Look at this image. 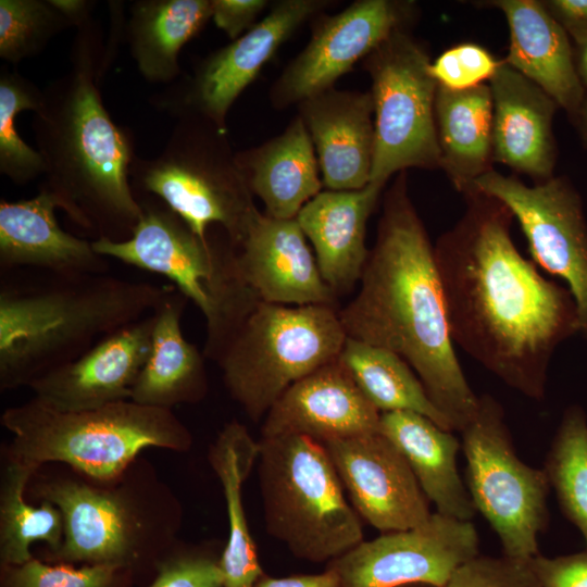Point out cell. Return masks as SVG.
Here are the masks:
<instances>
[{"mask_svg":"<svg viewBox=\"0 0 587 587\" xmlns=\"http://www.w3.org/2000/svg\"><path fill=\"white\" fill-rule=\"evenodd\" d=\"M40 467L10 454L3 447L0 465V562L20 565L30 559V547L41 541L57 552L63 541L64 521L60 509L42 500H26L27 487Z\"/></svg>","mask_w":587,"mask_h":587,"instance_id":"1f68e13d","label":"cell"},{"mask_svg":"<svg viewBox=\"0 0 587 587\" xmlns=\"http://www.w3.org/2000/svg\"><path fill=\"white\" fill-rule=\"evenodd\" d=\"M328 0H280L230 43L204 58L191 76L153 97L160 110L176 116L196 114L226 130L227 113L240 93L295 32L323 13Z\"/></svg>","mask_w":587,"mask_h":587,"instance_id":"4fadbf2b","label":"cell"},{"mask_svg":"<svg viewBox=\"0 0 587 587\" xmlns=\"http://www.w3.org/2000/svg\"><path fill=\"white\" fill-rule=\"evenodd\" d=\"M174 286L101 275L0 292V390L35 379L152 313Z\"/></svg>","mask_w":587,"mask_h":587,"instance_id":"277c9868","label":"cell"},{"mask_svg":"<svg viewBox=\"0 0 587 587\" xmlns=\"http://www.w3.org/2000/svg\"><path fill=\"white\" fill-rule=\"evenodd\" d=\"M51 2L75 27L92 17V10L97 3L88 0H51Z\"/></svg>","mask_w":587,"mask_h":587,"instance_id":"f6af8a7d","label":"cell"},{"mask_svg":"<svg viewBox=\"0 0 587 587\" xmlns=\"http://www.w3.org/2000/svg\"><path fill=\"white\" fill-rule=\"evenodd\" d=\"M385 186L369 183L355 190H324L296 220L314 248L321 275L337 296L360 280L370 251L366 223Z\"/></svg>","mask_w":587,"mask_h":587,"instance_id":"cb8c5ba5","label":"cell"},{"mask_svg":"<svg viewBox=\"0 0 587 587\" xmlns=\"http://www.w3.org/2000/svg\"><path fill=\"white\" fill-rule=\"evenodd\" d=\"M479 555L472 521L434 512L413 528L363 540L327 563L342 587H445L466 562Z\"/></svg>","mask_w":587,"mask_h":587,"instance_id":"9a60e30c","label":"cell"},{"mask_svg":"<svg viewBox=\"0 0 587 587\" xmlns=\"http://www.w3.org/2000/svg\"><path fill=\"white\" fill-rule=\"evenodd\" d=\"M253 587H342L338 574L327 569L320 574L271 577L263 574Z\"/></svg>","mask_w":587,"mask_h":587,"instance_id":"ee69618b","label":"cell"},{"mask_svg":"<svg viewBox=\"0 0 587 587\" xmlns=\"http://www.w3.org/2000/svg\"><path fill=\"white\" fill-rule=\"evenodd\" d=\"M412 8V2L358 0L336 14H319L310 40L271 87L272 105L275 109L298 105L334 88L358 62L392 34L404 29Z\"/></svg>","mask_w":587,"mask_h":587,"instance_id":"2e32d148","label":"cell"},{"mask_svg":"<svg viewBox=\"0 0 587 587\" xmlns=\"http://www.w3.org/2000/svg\"><path fill=\"white\" fill-rule=\"evenodd\" d=\"M461 435L476 512L497 534L503 555L529 561L539 553L538 538L549 523L551 488L544 469L517 457L504 410L490 395L479 396L478 410Z\"/></svg>","mask_w":587,"mask_h":587,"instance_id":"8fae6325","label":"cell"},{"mask_svg":"<svg viewBox=\"0 0 587 587\" xmlns=\"http://www.w3.org/2000/svg\"><path fill=\"white\" fill-rule=\"evenodd\" d=\"M338 359L380 413L415 412L444 429L452 430L413 369L397 353L347 337Z\"/></svg>","mask_w":587,"mask_h":587,"instance_id":"d6a6232c","label":"cell"},{"mask_svg":"<svg viewBox=\"0 0 587 587\" xmlns=\"http://www.w3.org/2000/svg\"><path fill=\"white\" fill-rule=\"evenodd\" d=\"M379 432L402 453L436 512L472 521L475 508L457 466L461 442L452 430L409 411L380 413Z\"/></svg>","mask_w":587,"mask_h":587,"instance_id":"4316f807","label":"cell"},{"mask_svg":"<svg viewBox=\"0 0 587 587\" xmlns=\"http://www.w3.org/2000/svg\"><path fill=\"white\" fill-rule=\"evenodd\" d=\"M236 251L239 273L259 300L335 307L336 295L296 218H275L258 210Z\"/></svg>","mask_w":587,"mask_h":587,"instance_id":"ffe728a7","label":"cell"},{"mask_svg":"<svg viewBox=\"0 0 587 587\" xmlns=\"http://www.w3.org/2000/svg\"><path fill=\"white\" fill-rule=\"evenodd\" d=\"M42 102V90L16 71H0V173L17 185H25L45 174L38 150L28 146L16 130V115L36 112Z\"/></svg>","mask_w":587,"mask_h":587,"instance_id":"e575fe53","label":"cell"},{"mask_svg":"<svg viewBox=\"0 0 587 587\" xmlns=\"http://www.w3.org/2000/svg\"><path fill=\"white\" fill-rule=\"evenodd\" d=\"M544 471L563 515L579 530L587 546V419L579 407L565 411Z\"/></svg>","mask_w":587,"mask_h":587,"instance_id":"836d02e7","label":"cell"},{"mask_svg":"<svg viewBox=\"0 0 587 587\" xmlns=\"http://www.w3.org/2000/svg\"><path fill=\"white\" fill-rule=\"evenodd\" d=\"M214 24L232 40L251 28L267 8L265 0H211Z\"/></svg>","mask_w":587,"mask_h":587,"instance_id":"b9f144b4","label":"cell"},{"mask_svg":"<svg viewBox=\"0 0 587 587\" xmlns=\"http://www.w3.org/2000/svg\"><path fill=\"white\" fill-rule=\"evenodd\" d=\"M143 205L125 240L98 238L93 250L168 278L207 321L204 354L216 361L236 328L261 300L242 279L236 248L227 239L203 240L172 210Z\"/></svg>","mask_w":587,"mask_h":587,"instance_id":"ba28073f","label":"cell"},{"mask_svg":"<svg viewBox=\"0 0 587 587\" xmlns=\"http://www.w3.org/2000/svg\"><path fill=\"white\" fill-rule=\"evenodd\" d=\"M126 570L114 565L49 564L33 558L1 566L0 587H120Z\"/></svg>","mask_w":587,"mask_h":587,"instance_id":"8d00e7d4","label":"cell"},{"mask_svg":"<svg viewBox=\"0 0 587 587\" xmlns=\"http://www.w3.org/2000/svg\"><path fill=\"white\" fill-rule=\"evenodd\" d=\"M501 62L485 48L461 43L444 51L428 66L435 82L450 90H465L485 84Z\"/></svg>","mask_w":587,"mask_h":587,"instance_id":"f35d334b","label":"cell"},{"mask_svg":"<svg viewBox=\"0 0 587 587\" xmlns=\"http://www.w3.org/2000/svg\"><path fill=\"white\" fill-rule=\"evenodd\" d=\"M360 282L357 296L338 311L347 337L405 360L451 429L461 433L479 397L455 354L435 250L408 195L405 172L386 193Z\"/></svg>","mask_w":587,"mask_h":587,"instance_id":"7a4b0ae2","label":"cell"},{"mask_svg":"<svg viewBox=\"0 0 587 587\" xmlns=\"http://www.w3.org/2000/svg\"><path fill=\"white\" fill-rule=\"evenodd\" d=\"M473 189L503 203L519 221L534 263L565 280L587 337V225L575 190L563 178L528 186L491 168Z\"/></svg>","mask_w":587,"mask_h":587,"instance_id":"5bb4252c","label":"cell"},{"mask_svg":"<svg viewBox=\"0 0 587 587\" xmlns=\"http://www.w3.org/2000/svg\"><path fill=\"white\" fill-rule=\"evenodd\" d=\"M529 564L541 587H587V550L553 558L538 553Z\"/></svg>","mask_w":587,"mask_h":587,"instance_id":"60d3db41","label":"cell"},{"mask_svg":"<svg viewBox=\"0 0 587 587\" xmlns=\"http://www.w3.org/2000/svg\"><path fill=\"white\" fill-rule=\"evenodd\" d=\"M488 85L492 97V159L541 182L551 178L557 102L504 62Z\"/></svg>","mask_w":587,"mask_h":587,"instance_id":"603a6c76","label":"cell"},{"mask_svg":"<svg viewBox=\"0 0 587 587\" xmlns=\"http://www.w3.org/2000/svg\"><path fill=\"white\" fill-rule=\"evenodd\" d=\"M435 118L442 167L463 192L489 171L492 159V97L488 84L465 90L438 85Z\"/></svg>","mask_w":587,"mask_h":587,"instance_id":"4dcf8cb0","label":"cell"},{"mask_svg":"<svg viewBox=\"0 0 587 587\" xmlns=\"http://www.w3.org/2000/svg\"><path fill=\"white\" fill-rule=\"evenodd\" d=\"M130 177L201 239L218 225L236 249L258 211L226 130L200 115L178 116L162 151L136 157Z\"/></svg>","mask_w":587,"mask_h":587,"instance_id":"30bf717a","label":"cell"},{"mask_svg":"<svg viewBox=\"0 0 587 587\" xmlns=\"http://www.w3.org/2000/svg\"><path fill=\"white\" fill-rule=\"evenodd\" d=\"M425 49L405 29L363 59L372 87L374 154L370 183L385 186L410 167H440L435 118L438 84Z\"/></svg>","mask_w":587,"mask_h":587,"instance_id":"7c38bea8","label":"cell"},{"mask_svg":"<svg viewBox=\"0 0 587 587\" xmlns=\"http://www.w3.org/2000/svg\"><path fill=\"white\" fill-rule=\"evenodd\" d=\"M346 340L335 307L259 301L216 362L230 396L259 421L292 384L336 360Z\"/></svg>","mask_w":587,"mask_h":587,"instance_id":"9c48e42d","label":"cell"},{"mask_svg":"<svg viewBox=\"0 0 587 587\" xmlns=\"http://www.w3.org/2000/svg\"><path fill=\"white\" fill-rule=\"evenodd\" d=\"M58 199L47 189L26 200L0 201V265L50 271L61 277L101 275L104 257L92 242L61 228L55 217Z\"/></svg>","mask_w":587,"mask_h":587,"instance_id":"7402d4cb","label":"cell"},{"mask_svg":"<svg viewBox=\"0 0 587 587\" xmlns=\"http://www.w3.org/2000/svg\"><path fill=\"white\" fill-rule=\"evenodd\" d=\"M351 505L382 533L425 523L432 512L400 450L380 432L322 444Z\"/></svg>","mask_w":587,"mask_h":587,"instance_id":"e0dca14e","label":"cell"},{"mask_svg":"<svg viewBox=\"0 0 587 587\" xmlns=\"http://www.w3.org/2000/svg\"><path fill=\"white\" fill-rule=\"evenodd\" d=\"M212 16L211 0H138L130 5L126 40L141 76L172 83L180 75L182 48Z\"/></svg>","mask_w":587,"mask_h":587,"instance_id":"f546056e","label":"cell"},{"mask_svg":"<svg viewBox=\"0 0 587 587\" xmlns=\"http://www.w3.org/2000/svg\"><path fill=\"white\" fill-rule=\"evenodd\" d=\"M545 5L577 45L587 38V0H551Z\"/></svg>","mask_w":587,"mask_h":587,"instance_id":"7bdbcfd3","label":"cell"},{"mask_svg":"<svg viewBox=\"0 0 587 587\" xmlns=\"http://www.w3.org/2000/svg\"><path fill=\"white\" fill-rule=\"evenodd\" d=\"M186 300L174 287L154 310L151 351L133 386L132 401L172 410L204 398L208 379L202 355L182 332Z\"/></svg>","mask_w":587,"mask_h":587,"instance_id":"83f0119b","label":"cell"},{"mask_svg":"<svg viewBox=\"0 0 587 587\" xmlns=\"http://www.w3.org/2000/svg\"><path fill=\"white\" fill-rule=\"evenodd\" d=\"M579 57L577 73L583 85L587 86V38L578 45Z\"/></svg>","mask_w":587,"mask_h":587,"instance_id":"bcb514c9","label":"cell"},{"mask_svg":"<svg viewBox=\"0 0 587 587\" xmlns=\"http://www.w3.org/2000/svg\"><path fill=\"white\" fill-rule=\"evenodd\" d=\"M508 22L509 66L521 73L571 114L582 109L584 88L566 32L545 4L534 0L492 3Z\"/></svg>","mask_w":587,"mask_h":587,"instance_id":"d4e9b609","label":"cell"},{"mask_svg":"<svg viewBox=\"0 0 587 587\" xmlns=\"http://www.w3.org/2000/svg\"><path fill=\"white\" fill-rule=\"evenodd\" d=\"M114 57L99 22L76 27L70 70L42 89L33 130L45 163L40 188L73 223L98 238L128 239L143 214L130 185L132 132L104 107L100 86Z\"/></svg>","mask_w":587,"mask_h":587,"instance_id":"3957f363","label":"cell"},{"mask_svg":"<svg viewBox=\"0 0 587 587\" xmlns=\"http://www.w3.org/2000/svg\"><path fill=\"white\" fill-rule=\"evenodd\" d=\"M154 320L153 311L35 379L28 386L34 399L64 412L130 400L133 386L151 351Z\"/></svg>","mask_w":587,"mask_h":587,"instance_id":"ac0fdd59","label":"cell"},{"mask_svg":"<svg viewBox=\"0 0 587 587\" xmlns=\"http://www.w3.org/2000/svg\"><path fill=\"white\" fill-rule=\"evenodd\" d=\"M259 482L266 530L297 558L330 562L364 540L359 514L320 442L261 438Z\"/></svg>","mask_w":587,"mask_h":587,"instance_id":"52a82bcc","label":"cell"},{"mask_svg":"<svg viewBox=\"0 0 587 587\" xmlns=\"http://www.w3.org/2000/svg\"><path fill=\"white\" fill-rule=\"evenodd\" d=\"M297 108L313 142L323 186L329 190L365 187L375 137L371 92L330 88Z\"/></svg>","mask_w":587,"mask_h":587,"instance_id":"44dd1931","label":"cell"},{"mask_svg":"<svg viewBox=\"0 0 587 587\" xmlns=\"http://www.w3.org/2000/svg\"><path fill=\"white\" fill-rule=\"evenodd\" d=\"M236 159L251 192L272 217L296 218L321 192L323 183L315 149L299 115L282 134L237 152Z\"/></svg>","mask_w":587,"mask_h":587,"instance_id":"484cf974","label":"cell"},{"mask_svg":"<svg viewBox=\"0 0 587 587\" xmlns=\"http://www.w3.org/2000/svg\"><path fill=\"white\" fill-rule=\"evenodd\" d=\"M584 115H585V117H586V120H587V102H586V104H585V107H584Z\"/></svg>","mask_w":587,"mask_h":587,"instance_id":"c3c4849f","label":"cell"},{"mask_svg":"<svg viewBox=\"0 0 587 587\" xmlns=\"http://www.w3.org/2000/svg\"><path fill=\"white\" fill-rule=\"evenodd\" d=\"M27 495L49 501L62 512V545L48 553V560L55 563L114 565L128 571L149 558L158 562L173 547L180 524L176 498L152 469L137 461L112 483L78 473L48 476L36 472Z\"/></svg>","mask_w":587,"mask_h":587,"instance_id":"5b68a950","label":"cell"},{"mask_svg":"<svg viewBox=\"0 0 587 587\" xmlns=\"http://www.w3.org/2000/svg\"><path fill=\"white\" fill-rule=\"evenodd\" d=\"M71 26L51 0H0V57L10 63L35 57Z\"/></svg>","mask_w":587,"mask_h":587,"instance_id":"d590c367","label":"cell"},{"mask_svg":"<svg viewBox=\"0 0 587 587\" xmlns=\"http://www.w3.org/2000/svg\"><path fill=\"white\" fill-rule=\"evenodd\" d=\"M260 442L233 421L224 426L209 450V462L222 485L228 537L221 553L223 587H253L264 574L242 502V485L258 461Z\"/></svg>","mask_w":587,"mask_h":587,"instance_id":"f1b7e54d","label":"cell"},{"mask_svg":"<svg viewBox=\"0 0 587 587\" xmlns=\"http://www.w3.org/2000/svg\"><path fill=\"white\" fill-rule=\"evenodd\" d=\"M445 587H541L529 561L477 555L463 564Z\"/></svg>","mask_w":587,"mask_h":587,"instance_id":"ab89813d","label":"cell"},{"mask_svg":"<svg viewBox=\"0 0 587 587\" xmlns=\"http://www.w3.org/2000/svg\"><path fill=\"white\" fill-rule=\"evenodd\" d=\"M1 424L12 435L3 448L13 457L38 467L63 463L99 483L117 480L147 448L186 452L192 444L172 410L132 400L64 412L33 398L5 409Z\"/></svg>","mask_w":587,"mask_h":587,"instance_id":"8992f818","label":"cell"},{"mask_svg":"<svg viewBox=\"0 0 587 587\" xmlns=\"http://www.w3.org/2000/svg\"><path fill=\"white\" fill-rule=\"evenodd\" d=\"M465 195V215L434 247L452 340L512 389L542 400L555 348L579 330L575 300L519 252L503 203Z\"/></svg>","mask_w":587,"mask_h":587,"instance_id":"6da1fadb","label":"cell"},{"mask_svg":"<svg viewBox=\"0 0 587 587\" xmlns=\"http://www.w3.org/2000/svg\"><path fill=\"white\" fill-rule=\"evenodd\" d=\"M379 420L337 358L292 384L266 413L261 434L299 435L322 445L379 432Z\"/></svg>","mask_w":587,"mask_h":587,"instance_id":"d6986e66","label":"cell"},{"mask_svg":"<svg viewBox=\"0 0 587 587\" xmlns=\"http://www.w3.org/2000/svg\"><path fill=\"white\" fill-rule=\"evenodd\" d=\"M401 587H433L428 585H408V586H401Z\"/></svg>","mask_w":587,"mask_h":587,"instance_id":"7dc6e473","label":"cell"},{"mask_svg":"<svg viewBox=\"0 0 587 587\" xmlns=\"http://www.w3.org/2000/svg\"><path fill=\"white\" fill-rule=\"evenodd\" d=\"M148 587H223L221 554L209 547H172Z\"/></svg>","mask_w":587,"mask_h":587,"instance_id":"74e56055","label":"cell"}]
</instances>
